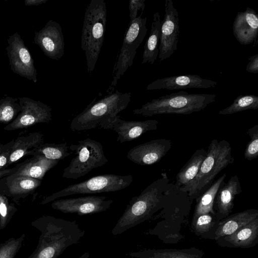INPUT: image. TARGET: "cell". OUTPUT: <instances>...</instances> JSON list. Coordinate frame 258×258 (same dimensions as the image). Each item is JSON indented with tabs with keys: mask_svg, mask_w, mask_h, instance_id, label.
<instances>
[{
	"mask_svg": "<svg viewBox=\"0 0 258 258\" xmlns=\"http://www.w3.org/2000/svg\"><path fill=\"white\" fill-rule=\"evenodd\" d=\"M191 203L187 193L172 182L166 173H163L161 177L132 198L112 229V234L119 235L150 219L160 210L180 209Z\"/></svg>",
	"mask_w": 258,
	"mask_h": 258,
	"instance_id": "6da1fadb",
	"label": "cell"
},
{
	"mask_svg": "<svg viewBox=\"0 0 258 258\" xmlns=\"http://www.w3.org/2000/svg\"><path fill=\"white\" fill-rule=\"evenodd\" d=\"M31 224L40 234L36 248L27 258H57L67 247L79 243L85 234L76 221L49 216L40 217Z\"/></svg>",
	"mask_w": 258,
	"mask_h": 258,
	"instance_id": "7a4b0ae2",
	"label": "cell"
},
{
	"mask_svg": "<svg viewBox=\"0 0 258 258\" xmlns=\"http://www.w3.org/2000/svg\"><path fill=\"white\" fill-rule=\"evenodd\" d=\"M131 93L116 90L103 98L95 99L72 120L70 127L73 131H84L96 128L111 129L117 114L125 109L131 101Z\"/></svg>",
	"mask_w": 258,
	"mask_h": 258,
	"instance_id": "3957f363",
	"label": "cell"
},
{
	"mask_svg": "<svg viewBox=\"0 0 258 258\" xmlns=\"http://www.w3.org/2000/svg\"><path fill=\"white\" fill-rule=\"evenodd\" d=\"M231 151L230 144L225 140L213 139L211 142L196 176L180 188L187 193L191 202L210 187L219 172L234 162Z\"/></svg>",
	"mask_w": 258,
	"mask_h": 258,
	"instance_id": "277c9868",
	"label": "cell"
},
{
	"mask_svg": "<svg viewBox=\"0 0 258 258\" xmlns=\"http://www.w3.org/2000/svg\"><path fill=\"white\" fill-rule=\"evenodd\" d=\"M213 94H193L184 91L166 94L143 104L133 112L145 117L164 114L187 115L204 109L215 101Z\"/></svg>",
	"mask_w": 258,
	"mask_h": 258,
	"instance_id": "5b68a950",
	"label": "cell"
},
{
	"mask_svg": "<svg viewBox=\"0 0 258 258\" xmlns=\"http://www.w3.org/2000/svg\"><path fill=\"white\" fill-rule=\"evenodd\" d=\"M107 22L104 0H91L85 13L81 36V48L85 52L87 72L95 69L103 44Z\"/></svg>",
	"mask_w": 258,
	"mask_h": 258,
	"instance_id": "8992f818",
	"label": "cell"
},
{
	"mask_svg": "<svg viewBox=\"0 0 258 258\" xmlns=\"http://www.w3.org/2000/svg\"><path fill=\"white\" fill-rule=\"evenodd\" d=\"M69 148L76 156L64 168L63 178L76 179L108 162L101 144L91 139L80 140L78 144H72Z\"/></svg>",
	"mask_w": 258,
	"mask_h": 258,
	"instance_id": "52a82bcc",
	"label": "cell"
},
{
	"mask_svg": "<svg viewBox=\"0 0 258 258\" xmlns=\"http://www.w3.org/2000/svg\"><path fill=\"white\" fill-rule=\"evenodd\" d=\"M133 181V177L131 175H99L83 182L70 185L46 197L42 204H45L57 198L75 194L117 191L127 187Z\"/></svg>",
	"mask_w": 258,
	"mask_h": 258,
	"instance_id": "ba28073f",
	"label": "cell"
},
{
	"mask_svg": "<svg viewBox=\"0 0 258 258\" xmlns=\"http://www.w3.org/2000/svg\"><path fill=\"white\" fill-rule=\"evenodd\" d=\"M143 13V12H141L140 16L130 22L125 31L118 59L113 69V79L109 90L116 86L118 81L132 65L137 50L146 36L148 30L147 18H142Z\"/></svg>",
	"mask_w": 258,
	"mask_h": 258,
	"instance_id": "9c48e42d",
	"label": "cell"
},
{
	"mask_svg": "<svg viewBox=\"0 0 258 258\" xmlns=\"http://www.w3.org/2000/svg\"><path fill=\"white\" fill-rule=\"evenodd\" d=\"M6 47L11 70L21 77L36 83L37 71L34 60L23 40L18 32L10 36Z\"/></svg>",
	"mask_w": 258,
	"mask_h": 258,
	"instance_id": "30bf717a",
	"label": "cell"
},
{
	"mask_svg": "<svg viewBox=\"0 0 258 258\" xmlns=\"http://www.w3.org/2000/svg\"><path fill=\"white\" fill-rule=\"evenodd\" d=\"M178 12L172 0H165V15L161 21L158 57L160 61L169 58L177 50L179 40Z\"/></svg>",
	"mask_w": 258,
	"mask_h": 258,
	"instance_id": "8fae6325",
	"label": "cell"
},
{
	"mask_svg": "<svg viewBox=\"0 0 258 258\" xmlns=\"http://www.w3.org/2000/svg\"><path fill=\"white\" fill-rule=\"evenodd\" d=\"M105 196H88L77 198L54 201L51 207L62 213L79 215L93 214L102 212L110 208L113 200H106Z\"/></svg>",
	"mask_w": 258,
	"mask_h": 258,
	"instance_id": "7c38bea8",
	"label": "cell"
},
{
	"mask_svg": "<svg viewBox=\"0 0 258 258\" xmlns=\"http://www.w3.org/2000/svg\"><path fill=\"white\" fill-rule=\"evenodd\" d=\"M21 110L16 119L5 127L14 130L29 127L51 119V108L43 103L26 97L19 98Z\"/></svg>",
	"mask_w": 258,
	"mask_h": 258,
	"instance_id": "4fadbf2b",
	"label": "cell"
},
{
	"mask_svg": "<svg viewBox=\"0 0 258 258\" xmlns=\"http://www.w3.org/2000/svg\"><path fill=\"white\" fill-rule=\"evenodd\" d=\"M34 40L44 54L51 59L58 60L64 54L62 28L56 21L49 20L43 28L35 32Z\"/></svg>",
	"mask_w": 258,
	"mask_h": 258,
	"instance_id": "5bb4252c",
	"label": "cell"
},
{
	"mask_svg": "<svg viewBox=\"0 0 258 258\" xmlns=\"http://www.w3.org/2000/svg\"><path fill=\"white\" fill-rule=\"evenodd\" d=\"M171 140L166 139L153 140L129 150L127 158L140 165H150L159 162L171 149Z\"/></svg>",
	"mask_w": 258,
	"mask_h": 258,
	"instance_id": "9a60e30c",
	"label": "cell"
},
{
	"mask_svg": "<svg viewBox=\"0 0 258 258\" xmlns=\"http://www.w3.org/2000/svg\"><path fill=\"white\" fill-rule=\"evenodd\" d=\"M218 84L215 81L204 79L199 75L187 74L157 79L149 84L146 90L209 89Z\"/></svg>",
	"mask_w": 258,
	"mask_h": 258,
	"instance_id": "2e32d148",
	"label": "cell"
},
{
	"mask_svg": "<svg viewBox=\"0 0 258 258\" xmlns=\"http://www.w3.org/2000/svg\"><path fill=\"white\" fill-rule=\"evenodd\" d=\"M233 33L237 40L242 45L257 44L258 36V15L251 8H247L238 12L234 19Z\"/></svg>",
	"mask_w": 258,
	"mask_h": 258,
	"instance_id": "e0dca14e",
	"label": "cell"
},
{
	"mask_svg": "<svg viewBox=\"0 0 258 258\" xmlns=\"http://www.w3.org/2000/svg\"><path fill=\"white\" fill-rule=\"evenodd\" d=\"M242 192L239 177L235 175L219 188L215 198L213 209L218 221L228 216L234 207L235 197Z\"/></svg>",
	"mask_w": 258,
	"mask_h": 258,
	"instance_id": "ac0fdd59",
	"label": "cell"
},
{
	"mask_svg": "<svg viewBox=\"0 0 258 258\" xmlns=\"http://www.w3.org/2000/svg\"><path fill=\"white\" fill-rule=\"evenodd\" d=\"M158 123L156 119L126 121L117 115L112 123L111 129L117 134L116 141L122 143L136 139L147 132L157 130Z\"/></svg>",
	"mask_w": 258,
	"mask_h": 258,
	"instance_id": "d6986e66",
	"label": "cell"
},
{
	"mask_svg": "<svg viewBox=\"0 0 258 258\" xmlns=\"http://www.w3.org/2000/svg\"><path fill=\"white\" fill-rule=\"evenodd\" d=\"M215 240L221 247L246 248L254 246L258 242V217L232 234Z\"/></svg>",
	"mask_w": 258,
	"mask_h": 258,
	"instance_id": "ffe728a7",
	"label": "cell"
},
{
	"mask_svg": "<svg viewBox=\"0 0 258 258\" xmlns=\"http://www.w3.org/2000/svg\"><path fill=\"white\" fill-rule=\"evenodd\" d=\"M257 217L258 210L254 209L229 215L218 221L211 239L216 240L219 237L230 235Z\"/></svg>",
	"mask_w": 258,
	"mask_h": 258,
	"instance_id": "44dd1931",
	"label": "cell"
},
{
	"mask_svg": "<svg viewBox=\"0 0 258 258\" xmlns=\"http://www.w3.org/2000/svg\"><path fill=\"white\" fill-rule=\"evenodd\" d=\"M137 258H202V249L191 247L184 249H145L126 254Z\"/></svg>",
	"mask_w": 258,
	"mask_h": 258,
	"instance_id": "7402d4cb",
	"label": "cell"
},
{
	"mask_svg": "<svg viewBox=\"0 0 258 258\" xmlns=\"http://www.w3.org/2000/svg\"><path fill=\"white\" fill-rule=\"evenodd\" d=\"M161 21L159 12L153 15L150 35L144 45L142 63L153 64L159 55V45L161 35Z\"/></svg>",
	"mask_w": 258,
	"mask_h": 258,
	"instance_id": "603a6c76",
	"label": "cell"
},
{
	"mask_svg": "<svg viewBox=\"0 0 258 258\" xmlns=\"http://www.w3.org/2000/svg\"><path fill=\"white\" fill-rule=\"evenodd\" d=\"M226 177V174H223L214 181L210 187L196 200V204L191 223L199 216L202 214L211 213L215 216V213L213 209L215 198L219 188L225 182Z\"/></svg>",
	"mask_w": 258,
	"mask_h": 258,
	"instance_id": "cb8c5ba5",
	"label": "cell"
},
{
	"mask_svg": "<svg viewBox=\"0 0 258 258\" xmlns=\"http://www.w3.org/2000/svg\"><path fill=\"white\" fill-rule=\"evenodd\" d=\"M207 154L204 148L197 150L176 176L175 185L181 188L192 180L198 174Z\"/></svg>",
	"mask_w": 258,
	"mask_h": 258,
	"instance_id": "d4e9b609",
	"label": "cell"
},
{
	"mask_svg": "<svg viewBox=\"0 0 258 258\" xmlns=\"http://www.w3.org/2000/svg\"><path fill=\"white\" fill-rule=\"evenodd\" d=\"M33 160L22 166L18 170V176H26L37 179H41L45 173L55 166L58 160H52L41 155H36Z\"/></svg>",
	"mask_w": 258,
	"mask_h": 258,
	"instance_id": "484cf974",
	"label": "cell"
},
{
	"mask_svg": "<svg viewBox=\"0 0 258 258\" xmlns=\"http://www.w3.org/2000/svg\"><path fill=\"white\" fill-rule=\"evenodd\" d=\"M43 141V135L39 133L30 134L26 136L21 137L14 143L9 155L8 162L12 163L20 159L32 149L35 150Z\"/></svg>",
	"mask_w": 258,
	"mask_h": 258,
	"instance_id": "4316f807",
	"label": "cell"
},
{
	"mask_svg": "<svg viewBox=\"0 0 258 258\" xmlns=\"http://www.w3.org/2000/svg\"><path fill=\"white\" fill-rule=\"evenodd\" d=\"M218 222L215 215L211 213L204 214L199 216L191 223V227L197 236L211 239Z\"/></svg>",
	"mask_w": 258,
	"mask_h": 258,
	"instance_id": "83f0119b",
	"label": "cell"
},
{
	"mask_svg": "<svg viewBox=\"0 0 258 258\" xmlns=\"http://www.w3.org/2000/svg\"><path fill=\"white\" fill-rule=\"evenodd\" d=\"M258 109V96L252 94L238 96L229 106L221 109L220 115L232 114L249 109Z\"/></svg>",
	"mask_w": 258,
	"mask_h": 258,
	"instance_id": "f1b7e54d",
	"label": "cell"
},
{
	"mask_svg": "<svg viewBox=\"0 0 258 258\" xmlns=\"http://www.w3.org/2000/svg\"><path fill=\"white\" fill-rule=\"evenodd\" d=\"M68 148L67 143L59 144H46L41 145L35 150L37 153V155H41L50 160L59 161L72 153L68 151Z\"/></svg>",
	"mask_w": 258,
	"mask_h": 258,
	"instance_id": "f546056e",
	"label": "cell"
},
{
	"mask_svg": "<svg viewBox=\"0 0 258 258\" xmlns=\"http://www.w3.org/2000/svg\"><path fill=\"white\" fill-rule=\"evenodd\" d=\"M21 110L18 99L6 96L0 100V123L11 121Z\"/></svg>",
	"mask_w": 258,
	"mask_h": 258,
	"instance_id": "4dcf8cb0",
	"label": "cell"
},
{
	"mask_svg": "<svg viewBox=\"0 0 258 258\" xmlns=\"http://www.w3.org/2000/svg\"><path fill=\"white\" fill-rule=\"evenodd\" d=\"M40 183V180L37 179L26 176H18L12 181L9 189L13 195H21L33 190Z\"/></svg>",
	"mask_w": 258,
	"mask_h": 258,
	"instance_id": "1f68e13d",
	"label": "cell"
},
{
	"mask_svg": "<svg viewBox=\"0 0 258 258\" xmlns=\"http://www.w3.org/2000/svg\"><path fill=\"white\" fill-rule=\"evenodd\" d=\"M25 238L22 234L18 238L11 237L0 244V258H15Z\"/></svg>",
	"mask_w": 258,
	"mask_h": 258,
	"instance_id": "d6a6232c",
	"label": "cell"
},
{
	"mask_svg": "<svg viewBox=\"0 0 258 258\" xmlns=\"http://www.w3.org/2000/svg\"><path fill=\"white\" fill-rule=\"evenodd\" d=\"M246 134L250 137L244 153L245 159L250 161L258 157V124L249 128Z\"/></svg>",
	"mask_w": 258,
	"mask_h": 258,
	"instance_id": "836d02e7",
	"label": "cell"
},
{
	"mask_svg": "<svg viewBox=\"0 0 258 258\" xmlns=\"http://www.w3.org/2000/svg\"><path fill=\"white\" fill-rule=\"evenodd\" d=\"M15 210L7 199L0 194V229H4L11 219Z\"/></svg>",
	"mask_w": 258,
	"mask_h": 258,
	"instance_id": "e575fe53",
	"label": "cell"
},
{
	"mask_svg": "<svg viewBox=\"0 0 258 258\" xmlns=\"http://www.w3.org/2000/svg\"><path fill=\"white\" fill-rule=\"evenodd\" d=\"M145 0H130L129 1L130 22L138 17L139 11H144L145 8Z\"/></svg>",
	"mask_w": 258,
	"mask_h": 258,
	"instance_id": "d590c367",
	"label": "cell"
},
{
	"mask_svg": "<svg viewBox=\"0 0 258 258\" xmlns=\"http://www.w3.org/2000/svg\"><path fill=\"white\" fill-rule=\"evenodd\" d=\"M249 62L246 66V71L248 73L257 74L258 73V54L249 56Z\"/></svg>",
	"mask_w": 258,
	"mask_h": 258,
	"instance_id": "8d00e7d4",
	"label": "cell"
},
{
	"mask_svg": "<svg viewBox=\"0 0 258 258\" xmlns=\"http://www.w3.org/2000/svg\"><path fill=\"white\" fill-rule=\"evenodd\" d=\"M48 0H25V6H39L45 3Z\"/></svg>",
	"mask_w": 258,
	"mask_h": 258,
	"instance_id": "74e56055",
	"label": "cell"
},
{
	"mask_svg": "<svg viewBox=\"0 0 258 258\" xmlns=\"http://www.w3.org/2000/svg\"><path fill=\"white\" fill-rule=\"evenodd\" d=\"M8 162V155L6 153L0 154V168L4 166Z\"/></svg>",
	"mask_w": 258,
	"mask_h": 258,
	"instance_id": "f35d334b",
	"label": "cell"
},
{
	"mask_svg": "<svg viewBox=\"0 0 258 258\" xmlns=\"http://www.w3.org/2000/svg\"><path fill=\"white\" fill-rule=\"evenodd\" d=\"M90 256V253L89 252H85L83 254H82L78 258H88Z\"/></svg>",
	"mask_w": 258,
	"mask_h": 258,
	"instance_id": "ab89813d",
	"label": "cell"
},
{
	"mask_svg": "<svg viewBox=\"0 0 258 258\" xmlns=\"http://www.w3.org/2000/svg\"><path fill=\"white\" fill-rule=\"evenodd\" d=\"M9 170H4V171H0V176L6 174L7 172H9Z\"/></svg>",
	"mask_w": 258,
	"mask_h": 258,
	"instance_id": "60d3db41",
	"label": "cell"
}]
</instances>
